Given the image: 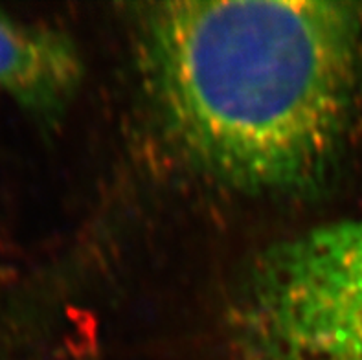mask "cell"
<instances>
[{
  "label": "cell",
  "mask_w": 362,
  "mask_h": 360,
  "mask_svg": "<svg viewBox=\"0 0 362 360\" xmlns=\"http://www.w3.org/2000/svg\"><path fill=\"white\" fill-rule=\"evenodd\" d=\"M134 28L156 115L204 173L296 192L329 171L362 88L361 2H156Z\"/></svg>",
  "instance_id": "obj_1"
},
{
  "label": "cell",
  "mask_w": 362,
  "mask_h": 360,
  "mask_svg": "<svg viewBox=\"0 0 362 360\" xmlns=\"http://www.w3.org/2000/svg\"><path fill=\"white\" fill-rule=\"evenodd\" d=\"M230 327L245 360H362V219L322 224L256 255Z\"/></svg>",
  "instance_id": "obj_2"
},
{
  "label": "cell",
  "mask_w": 362,
  "mask_h": 360,
  "mask_svg": "<svg viewBox=\"0 0 362 360\" xmlns=\"http://www.w3.org/2000/svg\"><path fill=\"white\" fill-rule=\"evenodd\" d=\"M81 74L69 37L0 11V92L33 112L54 116L72 100Z\"/></svg>",
  "instance_id": "obj_3"
}]
</instances>
